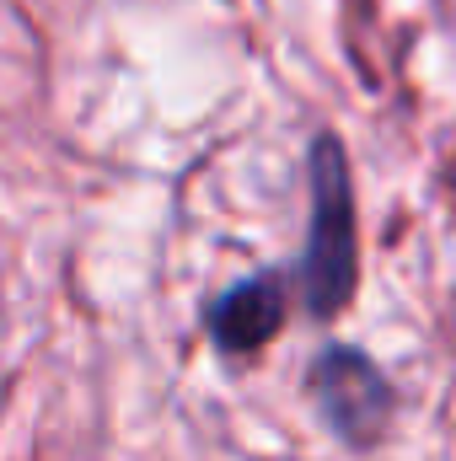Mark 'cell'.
I'll use <instances>...</instances> for the list:
<instances>
[{"label": "cell", "instance_id": "3957f363", "mask_svg": "<svg viewBox=\"0 0 456 461\" xmlns=\"http://www.w3.org/2000/svg\"><path fill=\"white\" fill-rule=\"evenodd\" d=\"M285 306H290L285 274H247L210 301V339L221 344V354H252L285 328Z\"/></svg>", "mask_w": 456, "mask_h": 461}, {"label": "cell", "instance_id": "7a4b0ae2", "mask_svg": "<svg viewBox=\"0 0 456 461\" xmlns=\"http://www.w3.org/2000/svg\"><path fill=\"white\" fill-rule=\"evenodd\" d=\"M306 386H312V402H317L323 424L343 446L365 451V446L381 440L387 413H392V386L360 348H323Z\"/></svg>", "mask_w": 456, "mask_h": 461}, {"label": "cell", "instance_id": "6da1fadb", "mask_svg": "<svg viewBox=\"0 0 456 461\" xmlns=\"http://www.w3.org/2000/svg\"><path fill=\"white\" fill-rule=\"evenodd\" d=\"M306 177H312V215H306V258H301V274H296V290H301V306L306 317L328 322L343 301L354 295V188H349V161H343V145L333 134H317L312 145V161H306Z\"/></svg>", "mask_w": 456, "mask_h": 461}]
</instances>
